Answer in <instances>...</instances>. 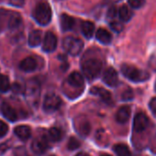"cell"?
Returning a JSON list of instances; mask_svg holds the SVG:
<instances>
[{
    "mask_svg": "<svg viewBox=\"0 0 156 156\" xmlns=\"http://www.w3.org/2000/svg\"><path fill=\"white\" fill-rule=\"evenodd\" d=\"M10 4L14 6L21 7L25 4V0H10Z\"/></svg>",
    "mask_w": 156,
    "mask_h": 156,
    "instance_id": "cell-35",
    "label": "cell"
},
{
    "mask_svg": "<svg viewBox=\"0 0 156 156\" xmlns=\"http://www.w3.org/2000/svg\"><path fill=\"white\" fill-rule=\"evenodd\" d=\"M63 47L64 50L72 56H77L83 49V41L74 37H67L63 41Z\"/></svg>",
    "mask_w": 156,
    "mask_h": 156,
    "instance_id": "cell-4",
    "label": "cell"
},
{
    "mask_svg": "<svg viewBox=\"0 0 156 156\" xmlns=\"http://www.w3.org/2000/svg\"><path fill=\"white\" fill-rule=\"evenodd\" d=\"M48 147H49V142H48V138L45 135L36 138L31 144V150L37 155L43 154L47 151Z\"/></svg>",
    "mask_w": 156,
    "mask_h": 156,
    "instance_id": "cell-6",
    "label": "cell"
},
{
    "mask_svg": "<svg viewBox=\"0 0 156 156\" xmlns=\"http://www.w3.org/2000/svg\"><path fill=\"white\" fill-rule=\"evenodd\" d=\"M9 16H10L9 11H6L5 9H0V33L7 27Z\"/></svg>",
    "mask_w": 156,
    "mask_h": 156,
    "instance_id": "cell-26",
    "label": "cell"
},
{
    "mask_svg": "<svg viewBox=\"0 0 156 156\" xmlns=\"http://www.w3.org/2000/svg\"><path fill=\"white\" fill-rule=\"evenodd\" d=\"M96 37H97V39L100 43L105 44V45L109 44V43L111 42V40H112V36H111V34H110L107 29H105V28H99V29L97 31Z\"/></svg>",
    "mask_w": 156,
    "mask_h": 156,
    "instance_id": "cell-18",
    "label": "cell"
},
{
    "mask_svg": "<svg viewBox=\"0 0 156 156\" xmlns=\"http://www.w3.org/2000/svg\"><path fill=\"white\" fill-rule=\"evenodd\" d=\"M10 88L9 79L4 74H0V92H6Z\"/></svg>",
    "mask_w": 156,
    "mask_h": 156,
    "instance_id": "cell-27",
    "label": "cell"
},
{
    "mask_svg": "<svg viewBox=\"0 0 156 156\" xmlns=\"http://www.w3.org/2000/svg\"><path fill=\"white\" fill-rule=\"evenodd\" d=\"M56 47H57L56 36L51 32H47L43 39L42 49L46 52H52L53 50H55Z\"/></svg>",
    "mask_w": 156,
    "mask_h": 156,
    "instance_id": "cell-9",
    "label": "cell"
},
{
    "mask_svg": "<svg viewBox=\"0 0 156 156\" xmlns=\"http://www.w3.org/2000/svg\"><path fill=\"white\" fill-rule=\"evenodd\" d=\"M91 93L99 96L101 98V100L104 102H106L107 104H108V105L112 104V96L108 90H107L103 88H100V87H93L91 89Z\"/></svg>",
    "mask_w": 156,
    "mask_h": 156,
    "instance_id": "cell-11",
    "label": "cell"
},
{
    "mask_svg": "<svg viewBox=\"0 0 156 156\" xmlns=\"http://www.w3.org/2000/svg\"><path fill=\"white\" fill-rule=\"evenodd\" d=\"M82 33L86 38L92 37L94 32H95V25L91 21H84L81 26Z\"/></svg>",
    "mask_w": 156,
    "mask_h": 156,
    "instance_id": "cell-20",
    "label": "cell"
},
{
    "mask_svg": "<svg viewBox=\"0 0 156 156\" xmlns=\"http://www.w3.org/2000/svg\"><path fill=\"white\" fill-rule=\"evenodd\" d=\"M155 90H156V82H155Z\"/></svg>",
    "mask_w": 156,
    "mask_h": 156,
    "instance_id": "cell-41",
    "label": "cell"
},
{
    "mask_svg": "<svg viewBox=\"0 0 156 156\" xmlns=\"http://www.w3.org/2000/svg\"><path fill=\"white\" fill-rule=\"evenodd\" d=\"M60 21L63 31L71 30L74 26V19L72 16H68L67 14H63L60 17Z\"/></svg>",
    "mask_w": 156,
    "mask_h": 156,
    "instance_id": "cell-17",
    "label": "cell"
},
{
    "mask_svg": "<svg viewBox=\"0 0 156 156\" xmlns=\"http://www.w3.org/2000/svg\"><path fill=\"white\" fill-rule=\"evenodd\" d=\"M75 128L77 133H80V135L82 136H86L87 134H89L90 133V124L86 120H82L79 121L76 124H75Z\"/></svg>",
    "mask_w": 156,
    "mask_h": 156,
    "instance_id": "cell-19",
    "label": "cell"
},
{
    "mask_svg": "<svg viewBox=\"0 0 156 156\" xmlns=\"http://www.w3.org/2000/svg\"><path fill=\"white\" fill-rule=\"evenodd\" d=\"M121 99L123 101H131L133 99V91L131 89H127L123 91L121 95Z\"/></svg>",
    "mask_w": 156,
    "mask_h": 156,
    "instance_id": "cell-30",
    "label": "cell"
},
{
    "mask_svg": "<svg viewBox=\"0 0 156 156\" xmlns=\"http://www.w3.org/2000/svg\"><path fill=\"white\" fill-rule=\"evenodd\" d=\"M75 156H90L89 154H86V153H79V154H77Z\"/></svg>",
    "mask_w": 156,
    "mask_h": 156,
    "instance_id": "cell-39",
    "label": "cell"
},
{
    "mask_svg": "<svg viewBox=\"0 0 156 156\" xmlns=\"http://www.w3.org/2000/svg\"><path fill=\"white\" fill-rule=\"evenodd\" d=\"M1 112H2L3 116L10 122H16L17 120V114L16 110L12 108L10 104L8 103L3 102L1 106Z\"/></svg>",
    "mask_w": 156,
    "mask_h": 156,
    "instance_id": "cell-13",
    "label": "cell"
},
{
    "mask_svg": "<svg viewBox=\"0 0 156 156\" xmlns=\"http://www.w3.org/2000/svg\"><path fill=\"white\" fill-rule=\"evenodd\" d=\"M128 3L132 8H141L145 4V0H128Z\"/></svg>",
    "mask_w": 156,
    "mask_h": 156,
    "instance_id": "cell-29",
    "label": "cell"
},
{
    "mask_svg": "<svg viewBox=\"0 0 156 156\" xmlns=\"http://www.w3.org/2000/svg\"><path fill=\"white\" fill-rule=\"evenodd\" d=\"M67 83L75 89H81L84 86V77L79 72H73L67 79Z\"/></svg>",
    "mask_w": 156,
    "mask_h": 156,
    "instance_id": "cell-12",
    "label": "cell"
},
{
    "mask_svg": "<svg viewBox=\"0 0 156 156\" xmlns=\"http://www.w3.org/2000/svg\"><path fill=\"white\" fill-rule=\"evenodd\" d=\"M131 107L130 106H122L119 109V111L117 112V114H116V121L119 122V123H126L129 120H130V117H131Z\"/></svg>",
    "mask_w": 156,
    "mask_h": 156,
    "instance_id": "cell-14",
    "label": "cell"
},
{
    "mask_svg": "<svg viewBox=\"0 0 156 156\" xmlns=\"http://www.w3.org/2000/svg\"><path fill=\"white\" fill-rule=\"evenodd\" d=\"M51 156H53V155H51Z\"/></svg>",
    "mask_w": 156,
    "mask_h": 156,
    "instance_id": "cell-42",
    "label": "cell"
},
{
    "mask_svg": "<svg viewBox=\"0 0 156 156\" xmlns=\"http://www.w3.org/2000/svg\"><path fill=\"white\" fill-rule=\"evenodd\" d=\"M19 69L25 72H31L37 69V61L35 58L28 57L20 62Z\"/></svg>",
    "mask_w": 156,
    "mask_h": 156,
    "instance_id": "cell-15",
    "label": "cell"
},
{
    "mask_svg": "<svg viewBox=\"0 0 156 156\" xmlns=\"http://www.w3.org/2000/svg\"><path fill=\"white\" fill-rule=\"evenodd\" d=\"M114 152L117 156H131V153L129 147L123 144H119L114 146Z\"/></svg>",
    "mask_w": 156,
    "mask_h": 156,
    "instance_id": "cell-25",
    "label": "cell"
},
{
    "mask_svg": "<svg viewBox=\"0 0 156 156\" xmlns=\"http://www.w3.org/2000/svg\"><path fill=\"white\" fill-rule=\"evenodd\" d=\"M149 118L143 112H139L135 115L133 121V129L137 133L144 132L149 126Z\"/></svg>",
    "mask_w": 156,
    "mask_h": 156,
    "instance_id": "cell-7",
    "label": "cell"
},
{
    "mask_svg": "<svg viewBox=\"0 0 156 156\" xmlns=\"http://www.w3.org/2000/svg\"><path fill=\"white\" fill-rule=\"evenodd\" d=\"M100 156H111V155H109V154H102V155H100Z\"/></svg>",
    "mask_w": 156,
    "mask_h": 156,
    "instance_id": "cell-40",
    "label": "cell"
},
{
    "mask_svg": "<svg viewBox=\"0 0 156 156\" xmlns=\"http://www.w3.org/2000/svg\"><path fill=\"white\" fill-rule=\"evenodd\" d=\"M102 69V61L97 58H90L82 62V70L88 80L98 77Z\"/></svg>",
    "mask_w": 156,
    "mask_h": 156,
    "instance_id": "cell-2",
    "label": "cell"
},
{
    "mask_svg": "<svg viewBox=\"0 0 156 156\" xmlns=\"http://www.w3.org/2000/svg\"><path fill=\"white\" fill-rule=\"evenodd\" d=\"M119 16L120 18V20H122L123 22H128L130 21V19L131 18L132 16V12L131 10L126 5H123L122 6H120V8L119 9Z\"/></svg>",
    "mask_w": 156,
    "mask_h": 156,
    "instance_id": "cell-23",
    "label": "cell"
},
{
    "mask_svg": "<svg viewBox=\"0 0 156 156\" xmlns=\"http://www.w3.org/2000/svg\"><path fill=\"white\" fill-rule=\"evenodd\" d=\"M40 94V88L39 84L36 80H30L28 82L26 87V97L28 100H37Z\"/></svg>",
    "mask_w": 156,
    "mask_h": 156,
    "instance_id": "cell-10",
    "label": "cell"
},
{
    "mask_svg": "<svg viewBox=\"0 0 156 156\" xmlns=\"http://www.w3.org/2000/svg\"><path fill=\"white\" fill-rule=\"evenodd\" d=\"M14 133L21 141H27L28 139H29L31 135V130L27 125H19L16 127Z\"/></svg>",
    "mask_w": 156,
    "mask_h": 156,
    "instance_id": "cell-16",
    "label": "cell"
},
{
    "mask_svg": "<svg viewBox=\"0 0 156 156\" xmlns=\"http://www.w3.org/2000/svg\"><path fill=\"white\" fill-rule=\"evenodd\" d=\"M49 137L52 142L56 143V142H59V141H61L63 139V133L60 128L52 127V128H51L49 130Z\"/></svg>",
    "mask_w": 156,
    "mask_h": 156,
    "instance_id": "cell-24",
    "label": "cell"
},
{
    "mask_svg": "<svg viewBox=\"0 0 156 156\" xmlns=\"http://www.w3.org/2000/svg\"><path fill=\"white\" fill-rule=\"evenodd\" d=\"M103 81L109 87H116L119 83V76L115 69L108 68L103 74Z\"/></svg>",
    "mask_w": 156,
    "mask_h": 156,
    "instance_id": "cell-8",
    "label": "cell"
},
{
    "mask_svg": "<svg viewBox=\"0 0 156 156\" xmlns=\"http://www.w3.org/2000/svg\"><path fill=\"white\" fill-rule=\"evenodd\" d=\"M121 0H105L106 3H108V4H115V3H118Z\"/></svg>",
    "mask_w": 156,
    "mask_h": 156,
    "instance_id": "cell-38",
    "label": "cell"
},
{
    "mask_svg": "<svg viewBox=\"0 0 156 156\" xmlns=\"http://www.w3.org/2000/svg\"><path fill=\"white\" fill-rule=\"evenodd\" d=\"M121 72L124 77L133 82H143L148 80L150 78V74L147 71L142 70L129 64H123L121 66Z\"/></svg>",
    "mask_w": 156,
    "mask_h": 156,
    "instance_id": "cell-1",
    "label": "cell"
},
{
    "mask_svg": "<svg viewBox=\"0 0 156 156\" xmlns=\"http://www.w3.org/2000/svg\"><path fill=\"white\" fill-rule=\"evenodd\" d=\"M12 90L16 93H20L21 92V87H20V85L18 83H15L13 85V87H12Z\"/></svg>",
    "mask_w": 156,
    "mask_h": 156,
    "instance_id": "cell-37",
    "label": "cell"
},
{
    "mask_svg": "<svg viewBox=\"0 0 156 156\" xmlns=\"http://www.w3.org/2000/svg\"><path fill=\"white\" fill-rule=\"evenodd\" d=\"M62 104L61 98L55 93H49L45 96L43 102V109L47 112H53L57 111Z\"/></svg>",
    "mask_w": 156,
    "mask_h": 156,
    "instance_id": "cell-5",
    "label": "cell"
},
{
    "mask_svg": "<svg viewBox=\"0 0 156 156\" xmlns=\"http://www.w3.org/2000/svg\"><path fill=\"white\" fill-rule=\"evenodd\" d=\"M21 21H22L21 16H20L18 13L12 12V14H10L9 19H8V25H7V27L11 28V29L17 28V27H19V26H20Z\"/></svg>",
    "mask_w": 156,
    "mask_h": 156,
    "instance_id": "cell-22",
    "label": "cell"
},
{
    "mask_svg": "<svg viewBox=\"0 0 156 156\" xmlns=\"http://www.w3.org/2000/svg\"><path fill=\"white\" fill-rule=\"evenodd\" d=\"M15 156H29L27 154V151L24 147H17L15 152H14Z\"/></svg>",
    "mask_w": 156,
    "mask_h": 156,
    "instance_id": "cell-33",
    "label": "cell"
},
{
    "mask_svg": "<svg viewBox=\"0 0 156 156\" xmlns=\"http://www.w3.org/2000/svg\"><path fill=\"white\" fill-rule=\"evenodd\" d=\"M33 16L35 20L41 26L49 24L51 19V9L49 4L45 2L38 4V5L34 9Z\"/></svg>",
    "mask_w": 156,
    "mask_h": 156,
    "instance_id": "cell-3",
    "label": "cell"
},
{
    "mask_svg": "<svg viewBox=\"0 0 156 156\" xmlns=\"http://www.w3.org/2000/svg\"><path fill=\"white\" fill-rule=\"evenodd\" d=\"M80 147V142L74 138V137H71L68 141V144H67V148L68 150L70 151H74V150H76Z\"/></svg>",
    "mask_w": 156,
    "mask_h": 156,
    "instance_id": "cell-28",
    "label": "cell"
},
{
    "mask_svg": "<svg viewBox=\"0 0 156 156\" xmlns=\"http://www.w3.org/2000/svg\"><path fill=\"white\" fill-rule=\"evenodd\" d=\"M117 14H118L117 8L115 6H111V7H109L108 11V17L109 19H113L117 16Z\"/></svg>",
    "mask_w": 156,
    "mask_h": 156,
    "instance_id": "cell-34",
    "label": "cell"
},
{
    "mask_svg": "<svg viewBox=\"0 0 156 156\" xmlns=\"http://www.w3.org/2000/svg\"><path fill=\"white\" fill-rule=\"evenodd\" d=\"M8 132V126L6 122L0 120V138L5 136Z\"/></svg>",
    "mask_w": 156,
    "mask_h": 156,
    "instance_id": "cell-32",
    "label": "cell"
},
{
    "mask_svg": "<svg viewBox=\"0 0 156 156\" xmlns=\"http://www.w3.org/2000/svg\"><path fill=\"white\" fill-rule=\"evenodd\" d=\"M110 27L114 31H116L118 33L121 32L123 30V25H122V23H120L119 21H111L110 22Z\"/></svg>",
    "mask_w": 156,
    "mask_h": 156,
    "instance_id": "cell-31",
    "label": "cell"
},
{
    "mask_svg": "<svg viewBox=\"0 0 156 156\" xmlns=\"http://www.w3.org/2000/svg\"><path fill=\"white\" fill-rule=\"evenodd\" d=\"M149 106H150V109L153 112V113L156 116V98H154V99L151 100Z\"/></svg>",
    "mask_w": 156,
    "mask_h": 156,
    "instance_id": "cell-36",
    "label": "cell"
},
{
    "mask_svg": "<svg viewBox=\"0 0 156 156\" xmlns=\"http://www.w3.org/2000/svg\"><path fill=\"white\" fill-rule=\"evenodd\" d=\"M41 41V31L40 30H33L30 32L29 36V45L30 47H37L40 44Z\"/></svg>",
    "mask_w": 156,
    "mask_h": 156,
    "instance_id": "cell-21",
    "label": "cell"
}]
</instances>
